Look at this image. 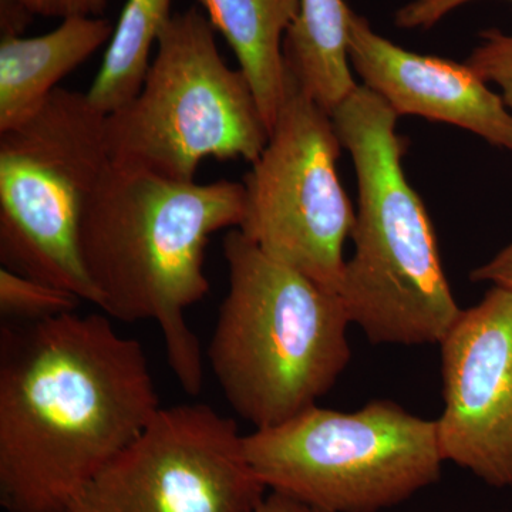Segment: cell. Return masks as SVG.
Here are the masks:
<instances>
[{
    "instance_id": "3957f363",
    "label": "cell",
    "mask_w": 512,
    "mask_h": 512,
    "mask_svg": "<svg viewBox=\"0 0 512 512\" xmlns=\"http://www.w3.org/2000/svg\"><path fill=\"white\" fill-rule=\"evenodd\" d=\"M330 116L352 156L359 192L355 252L338 292L350 323L375 345H440L463 309L426 207L404 174L399 116L363 84Z\"/></svg>"
},
{
    "instance_id": "7a4b0ae2",
    "label": "cell",
    "mask_w": 512,
    "mask_h": 512,
    "mask_svg": "<svg viewBox=\"0 0 512 512\" xmlns=\"http://www.w3.org/2000/svg\"><path fill=\"white\" fill-rule=\"evenodd\" d=\"M242 215V183L173 180L114 163L84 210L80 255L99 308L124 323L156 322L168 365L191 396L204 386V360L185 313L210 291L208 241L238 228Z\"/></svg>"
},
{
    "instance_id": "ac0fdd59",
    "label": "cell",
    "mask_w": 512,
    "mask_h": 512,
    "mask_svg": "<svg viewBox=\"0 0 512 512\" xmlns=\"http://www.w3.org/2000/svg\"><path fill=\"white\" fill-rule=\"evenodd\" d=\"M474 0H412L397 10L394 25L402 29H430L451 12ZM512 3V0H508Z\"/></svg>"
},
{
    "instance_id": "30bf717a",
    "label": "cell",
    "mask_w": 512,
    "mask_h": 512,
    "mask_svg": "<svg viewBox=\"0 0 512 512\" xmlns=\"http://www.w3.org/2000/svg\"><path fill=\"white\" fill-rule=\"evenodd\" d=\"M444 461L512 487V291L491 286L440 342Z\"/></svg>"
},
{
    "instance_id": "6da1fadb",
    "label": "cell",
    "mask_w": 512,
    "mask_h": 512,
    "mask_svg": "<svg viewBox=\"0 0 512 512\" xmlns=\"http://www.w3.org/2000/svg\"><path fill=\"white\" fill-rule=\"evenodd\" d=\"M161 409L146 350L109 316L64 313L0 332V505L70 512Z\"/></svg>"
},
{
    "instance_id": "2e32d148",
    "label": "cell",
    "mask_w": 512,
    "mask_h": 512,
    "mask_svg": "<svg viewBox=\"0 0 512 512\" xmlns=\"http://www.w3.org/2000/svg\"><path fill=\"white\" fill-rule=\"evenodd\" d=\"M82 299L60 286L0 269V313L8 322H36L76 312Z\"/></svg>"
},
{
    "instance_id": "8fae6325",
    "label": "cell",
    "mask_w": 512,
    "mask_h": 512,
    "mask_svg": "<svg viewBox=\"0 0 512 512\" xmlns=\"http://www.w3.org/2000/svg\"><path fill=\"white\" fill-rule=\"evenodd\" d=\"M350 66L363 86L397 116L453 124L497 148L512 151V113L468 64L424 56L394 45L366 18L349 12Z\"/></svg>"
},
{
    "instance_id": "9c48e42d",
    "label": "cell",
    "mask_w": 512,
    "mask_h": 512,
    "mask_svg": "<svg viewBox=\"0 0 512 512\" xmlns=\"http://www.w3.org/2000/svg\"><path fill=\"white\" fill-rule=\"evenodd\" d=\"M265 485L237 421L207 404L161 407L70 512H255Z\"/></svg>"
},
{
    "instance_id": "e0dca14e",
    "label": "cell",
    "mask_w": 512,
    "mask_h": 512,
    "mask_svg": "<svg viewBox=\"0 0 512 512\" xmlns=\"http://www.w3.org/2000/svg\"><path fill=\"white\" fill-rule=\"evenodd\" d=\"M480 37L467 64L485 83L500 87L505 106L512 113V35L491 29Z\"/></svg>"
},
{
    "instance_id": "d6986e66",
    "label": "cell",
    "mask_w": 512,
    "mask_h": 512,
    "mask_svg": "<svg viewBox=\"0 0 512 512\" xmlns=\"http://www.w3.org/2000/svg\"><path fill=\"white\" fill-rule=\"evenodd\" d=\"M33 16L69 19L77 16L101 18L110 0H18Z\"/></svg>"
},
{
    "instance_id": "277c9868",
    "label": "cell",
    "mask_w": 512,
    "mask_h": 512,
    "mask_svg": "<svg viewBox=\"0 0 512 512\" xmlns=\"http://www.w3.org/2000/svg\"><path fill=\"white\" fill-rule=\"evenodd\" d=\"M229 286L207 357L229 406L255 429L315 406L352 356L336 292L269 258L237 228L222 242Z\"/></svg>"
},
{
    "instance_id": "5bb4252c",
    "label": "cell",
    "mask_w": 512,
    "mask_h": 512,
    "mask_svg": "<svg viewBox=\"0 0 512 512\" xmlns=\"http://www.w3.org/2000/svg\"><path fill=\"white\" fill-rule=\"evenodd\" d=\"M349 12L343 0H301L284 39L285 66L329 114L359 86L350 72Z\"/></svg>"
},
{
    "instance_id": "8992f818",
    "label": "cell",
    "mask_w": 512,
    "mask_h": 512,
    "mask_svg": "<svg viewBox=\"0 0 512 512\" xmlns=\"http://www.w3.org/2000/svg\"><path fill=\"white\" fill-rule=\"evenodd\" d=\"M249 466L266 490L322 512H380L439 483L436 420L392 400L356 412L318 404L276 426L244 434Z\"/></svg>"
},
{
    "instance_id": "52a82bcc",
    "label": "cell",
    "mask_w": 512,
    "mask_h": 512,
    "mask_svg": "<svg viewBox=\"0 0 512 512\" xmlns=\"http://www.w3.org/2000/svg\"><path fill=\"white\" fill-rule=\"evenodd\" d=\"M106 117L86 93L57 87L28 120L0 133L2 268L97 308L79 235L84 210L113 163Z\"/></svg>"
},
{
    "instance_id": "44dd1931",
    "label": "cell",
    "mask_w": 512,
    "mask_h": 512,
    "mask_svg": "<svg viewBox=\"0 0 512 512\" xmlns=\"http://www.w3.org/2000/svg\"><path fill=\"white\" fill-rule=\"evenodd\" d=\"M32 18V13L23 8L18 0H0V30H2V36H22Z\"/></svg>"
},
{
    "instance_id": "7c38bea8",
    "label": "cell",
    "mask_w": 512,
    "mask_h": 512,
    "mask_svg": "<svg viewBox=\"0 0 512 512\" xmlns=\"http://www.w3.org/2000/svg\"><path fill=\"white\" fill-rule=\"evenodd\" d=\"M110 20L77 16L45 35L0 40V133L28 120L76 70L110 42Z\"/></svg>"
},
{
    "instance_id": "ffe728a7",
    "label": "cell",
    "mask_w": 512,
    "mask_h": 512,
    "mask_svg": "<svg viewBox=\"0 0 512 512\" xmlns=\"http://www.w3.org/2000/svg\"><path fill=\"white\" fill-rule=\"evenodd\" d=\"M470 278L473 282H488L512 291V242L501 249L487 264L474 269Z\"/></svg>"
},
{
    "instance_id": "7402d4cb",
    "label": "cell",
    "mask_w": 512,
    "mask_h": 512,
    "mask_svg": "<svg viewBox=\"0 0 512 512\" xmlns=\"http://www.w3.org/2000/svg\"><path fill=\"white\" fill-rule=\"evenodd\" d=\"M255 512H322L316 508L309 507V505L295 500V498L288 497L275 491H269L265 494L261 503L256 507Z\"/></svg>"
},
{
    "instance_id": "ba28073f",
    "label": "cell",
    "mask_w": 512,
    "mask_h": 512,
    "mask_svg": "<svg viewBox=\"0 0 512 512\" xmlns=\"http://www.w3.org/2000/svg\"><path fill=\"white\" fill-rule=\"evenodd\" d=\"M342 147L332 116L286 67L268 144L242 183L237 228L269 258L336 293L346 265L343 247L356 224L338 174Z\"/></svg>"
},
{
    "instance_id": "5b68a950",
    "label": "cell",
    "mask_w": 512,
    "mask_h": 512,
    "mask_svg": "<svg viewBox=\"0 0 512 512\" xmlns=\"http://www.w3.org/2000/svg\"><path fill=\"white\" fill-rule=\"evenodd\" d=\"M200 9L175 13L161 30L140 92L106 117L111 161L194 181L202 161L254 163L269 128L241 69L220 55Z\"/></svg>"
},
{
    "instance_id": "4fadbf2b",
    "label": "cell",
    "mask_w": 512,
    "mask_h": 512,
    "mask_svg": "<svg viewBox=\"0 0 512 512\" xmlns=\"http://www.w3.org/2000/svg\"><path fill=\"white\" fill-rule=\"evenodd\" d=\"M247 76L269 133L285 89L284 39L301 0H197Z\"/></svg>"
},
{
    "instance_id": "9a60e30c",
    "label": "cell",
    "mask_w": 512,
    "mask_h": 512,
    "mask_svg": "<svg viewBox=\"0 0 512 512\" xmlns=\"http://www.w3.org/2000/svg\"><path fill=\"white\" fill-rule=\"evenodd\" d=\"M173 0H127L87 99L104 116L130 103L150 69V56Z\"/></svg>"
}]
</instances>
